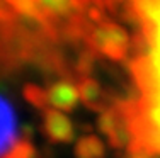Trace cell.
I'll list each match as a JSON object with an SVG mask.
<instances>
[{"label":"cell","mask_w":160,"mask_h":158,"mask_svg":"<svg viewBox=\"0 0 160 158\" xmlns=\"http://www.w3.org/2000/svg\"><path fill=\"white\" fill-rule=\"evenodd\" d=\"M126 39L124 0H0V66L80 71L121 61Z\"/></svg>","instance_id":"cell-1"},{"label":"cell","mask_w":160,"mask_h":158,"mask_svg":"<svg viewBox=\"0 0 160 158\" xmlns=\"http://www.w3.org/2000/svg\"><path fill=\"white\" fill-rule=\"evenodd\" d=\"M124 89L112 129L126 158H160V0H124Z\"/></svg>","instance_id":"cell-2"},{"label":"cell","mask_w":160,"mask_h":158,"mask_svg":"<svg viewBox=\"0 0 160 158\" xmlns=\"http://www.w3.org/2000/svg\"><path fill=\"white\" fill-rule=\"evenodd\" d=\"M0 158H34L31 143L21 134L16 111L0 95Z\"/></svg>","instance_id":"cell-3"}]
</instances>
